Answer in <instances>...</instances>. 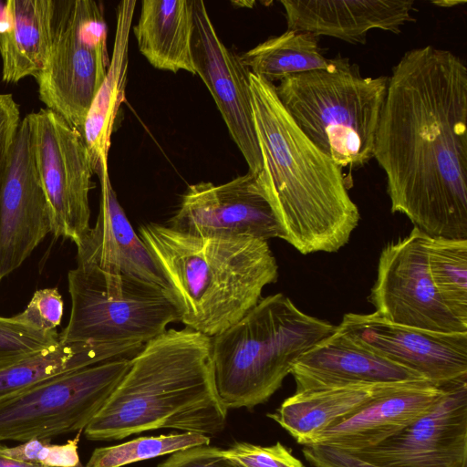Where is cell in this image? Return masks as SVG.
<instances>
[{
  "label": "cell",
  "mask_w": 467,
  "mask_h": 467,
  "mask_svg": "<svg viewBox=\"0 0 467 467\" xmlns=\"http://www.w3.org/2000/svg\"><path fill=\"white\" fill-rule=\"evenodd\" d=\"M373 158L391 213L430 237L467 240V67L450 50H408L393 67Z\"/></svg>",
  "instance_id": "cell-1"
},
{
  "label": "cell",
  "mask_w": 467,
  "mask_h": 467,
  "mask_svg": "<svg viewBox=\"0 0 467 467\" xmlns=\"http://www.w3.org/2000/svg\"><path fill=\"white\" fill-rule=\"evenodd\" d=\"M249 80L263 184L283 240L302 254L337 252L360 220L342 168L296 126L274 83L251 72Z\"/></svg>",
  "instance_id": "cell-2"
},
{
  "label": "cell",
  "mask_w": 467,
  "mask_h": 467,
  "mask_svg": "<svg viewBox=\"0 0 467 467\" xmlns=\"http://www.w3.org/2000/svg\"><path fill=\"white\" fill-rule=\"evenodd\" d=\"M228 409L213 379L211 337L188 328L147 342L84 429L91 441H116L159 429L214 435Z\"/></svg>",
  "instance_id": "cell-3"
},
{
  "label": "cell",
  "mask_w": 467,
  "mask_h": 467,
  "mask_svg": "<svg viewBox=\"0 0 467 467\" xmlns=\"http://www.w3.org/2000/svg\"><path fill=\"white\" fill-rule=\"evenodd\" d=\"M139 235L168 285L186 328L213 337L242 318L278 277L267 241L203 237L150 223Z\"/></svg>",
  "instance_id": "cell-4"
},
{
  "label": "cell",
  "mask_w": 467,
  "mask_h": 467,
  "mask_svg": "<svg viewBox=\"0 0 467 467\" xmlns=\"http://www.w3.org/2000/svg\"><path fill=\"white\" fill-rule=\"evenodd\" d=\"M337 326L302 312L282 293L261 298L233 326L211 337L215 387L227 409L265 402L296 360Z\"/></svg>",
  "instance_id": "cell-5"
},
{
  "label": "cell",
  "mask_w": 467,
  "mask_h": 467,
  "mask_svg": "<svg viewBox=\"0 0 467 467\" xmlns=\"http://www.w3.org/2000/svg\"><path fill=\"white\" fill-rule=\"evenodd\" d=\"M285 78L276 95L302 132L342 169L373 158L389 76L362 77L349 58Z\"/></svg>",
  "instance_id": "cell-6"
},
{
  "label": "cell",
  "mask_w": 467,
  "mask_h": 467,
  "mask_svg": "<svg viewBox=\"0 0 467 467\" xmlns=\"http://www.w3.org/2000/svg\"><path fill=\"white\" fill-rule=\"evenodd\" d=\"M71 311L59 341L128 348L138 353L149 341L180 321L170 293L125 275L78 265L67 274Z\"/></svg>",
  "instance_id": "cell-7"
},
{
  "label": "cell",
  "mask_w": 467,
  "mask_h": 467,
  "mask_svg": "<svg viewBox=\"0 0 467 467\" xmlns=\"http://www.w3.org/2000/svg\"><path fill=\"white\" fill-rule=\"evenodd\" d=\"M108 27L93 0H57L53 40L35 78L40 100L83 132L91 102L109 67Z\"/></svg>",
  "instance_id": "cell-8"
},
{
  "label": "cell",
  "mask_w": 467,
  "mask_h": 467,
  "mask_svg": "<svg viewBox=\"0 0 467 467\" xmlns=\"http://www.w3.org/2000/svg\"><path fill=\"white\" fill-rule=\"evenodd\" d=\"M131 358L63 373L0 402V443L83 431L124 377Z\"/></svg>",
  "instance_id": "cell-9"
},
{
  "label": "cell",
  "mask_w": 467,
  "mask_h": 467,
  "mask_svg": "<svg viewBox=\"0 0 467 467\" xmlns=\"http://www.w3.org/2000/svg\"><path fill=\"white\" fill-rule=\"evenodd\" d=\"M34 158L57 238L76 246L90 229L92 161L83 135L48 109L26 115Z\"/></svg>",
  "instance_id": "cell-10"
},
{
  "label": "cell",
  "mask_w": 467,
  "mask_h": 467,
  "mask_svg": "<svg viewBox=\"0 0 467 467\" xmlns=\"http://www.w3.org/2000/svg\"><path fill=\"white\" fill-rule=\"evenodd\" d=\"M369 302L379 317L425 330L467 332L441 300L431 279L424 234L413 227L381 250Z\"/></svg>",
  "instance_id": "cell-11"
},
{
  "label": "cell",
  "mask_w": 467,
  "mask_h": 467,
  "mask_svg": "<svg viewBox=\"0 0 467 467\" xmlns=\"http://www.w3.org/2000/svg\"><path fill=\"white\" fill-rule=\"evenodd\" d=\"M169 223L171 228L196 236L283 240L262 171H247L223 184L189 185Z\"/></svg>",
  "instance_id": "cell-12"
},
{
  "label": "cell",
  "mask_w": 467,
  "mask_h": 467,
  "mask_svg": "<svg viewBox=\"0 0 467 467\" xmlns=\"http://www.w3.org/2000/svg\"><path fill=\"white\" fill-rule=\"evenodd\" d=\"M350 453L379 467H467V378L447 383L436 404L401 431Z\"/></svg>",
  "instance_id": "cell-13"
},
{
  "label": "cell",
  "mask_w": 467,
  "mask_h": 467,
  "mask_svg": "<svg viewBox=\"0 0 467 467\" xmlns=\"http://www.w3.org/2000/svg\"><path fill=\"white\" fill-rule=\"evenodd\" d=\"M192 53L196 74L210 91L240 150L248 171L263 170V158L254 128L249 69L219 37L203 1L193 0Z\"/></svg>",
  "instance_id": "cell-14"
},
{
  "label": "cell",
  "mask_w": 467,
  "mask_h": 467,
  "mask_svg": "<svg viewBox=\"0 0 467 467\" xmlns=\"http://www.w3.org/2000/svg\"><path fill=\"white\" fill-rule=\"evenodd\" d=\"M341 328L386 359L436 385L467 378V332H437L394 324L372 314L344 315Z\"/></svg>",
  "instance_id": "cell-15"
},
{
  "label": "cell",
  "mask_w": 467,
  "mask_h": 467,
  "mask_svg": "<svg viewBox=\"0 0 467 467\" xmlns=\"http://www.w3.org/2000/svg\"><path fill=\"white\" fill-rule=\"evenodd\" d=\"M51 232L49 206L36 167L26 116L18 126L0 191V282Z\"/></svg>",
  "instance_id": "cell-16"
},
{
  "label": "cell",
  "mask_w": 467,
  "mask_h": 467,
  "mask_svg": "<svg viewBox=\"0 0 467 467\" xmlns=\"http://www.w3.org/2000/svg\"><path fill=\"white\" fill-rule=\"evenodd\" d=\"M296 392L356 384L428 381L373 352L338 325L293 366Z\"/></svg>",
  "instance_id": "cell-17"
},
{
  "label": "cell",
  "mask_w": 467,
  "mask_h": 467,
  "mask_svg": "<svg viewBox=\"0 0 467 467\" xmlns=\"http://www.w3.org/2000/svg\"><path fill=\"white\" fill-rule=\"evenodd\" d=\"M100 202L96 223L77 245V264L88 265L115 275L133 276L169 292L154 258L133 230L111 185L108 165L97 172Z\"/></svg>",
  "instance_id": "cell-18"
},
{
  "label": "cell",
  "mask_w": 467,
  "mask_h": 467,
  "mask_svg": "<svg viewBox=\"0 0 467 467\" xmlns=\"http://www.w3.org/2000/svg\"><path fill=\"white\" fill-rule=\"evenodd\" d=\"M445 386L430 381L409 383L319 431L306 445H327L347 452L375 446L427 413L444 394Z\"/></svg>",
  "instance_id": "cell-19"
},
{
  "label": "cell",
  "mask_w": 467,
  "mask_h": 467,
  "mask_svg": "<svg viewBox=\"0 0 467 467\" xmlns=\"http://www.w3.org/2000/svg\"><path fill=\"white\" fill-rule=\"evenodd\" d=\"M413 0H282L287 29L366 44L368 33L398 34L415 20Z\"/></svg>",
  "instance_id": "cell-20"
},
{
  "label": "cell",
  "mask_w": 467,
  "mask_h": 467,
  "mask_svg": "<svg viewBox=\"0 0 467 467\" xmlns=\"http://www.w3.org/2000/svg\"><path fill=\"white\" fill-rule=\"evenodd\" d=\"M57 0H8L0 28L2 78L16 83L36 78L47 60L54 34Z\"/></svg>",
  "instance_id": "cell-21"
},
{
  "label": "cell",
  "mask_w": 467,
  "mask_h": 467,
  "mask_svg": "<svg viewBox=\"0 0 467 467\" xmlns=\"http://www.w3.org/2000/svg\"><path fill=\"white\" fill-rule=\"evenodd\" d=\"M193 0H143L133 27L141 55L155 68L196 75Z\"/></svg>",
  "instance_id": "cell-22"
},
{
  "label": "cell",
  "mask_w": 467,
  "mask_h": 467,
  "mask_svg": "<svg viewBox=\"0 0 467 467\" xmlns=\"http://www.w3.org/2000/svg\"><path fill=\"white\" fill-rule=\"evenodd\" d=\"M409 383L411 382L356 384L295 392L268 417L298 443L306 445L319 431L350 416L374 399Z\"/></svg>",
  "instance_id": "cell-23"
},
{
  "label": "cell",
  "mask_w": 467,
  "mask_h": 467,
  "mask_svg": "<svg viewBox=\"0 0 467 467\" xmlns=\"http://www.w3.org/2000/svg\"><path fill=\"white\" fill-rule=\"evenodd\" d=\"M136 1L124 0L116 8V30L113 52L106 76L88 109L83 138L88 150L94 172L108 165L111 136L119 110L125 100L128 78L130 33Z\"/></svg>",
  "instance_id": "cell-24"
},
{
  "label": "cell",
  "mask_w": 467,
  "mask_h": 467,
  "mask_svg": "<svg viewBox=\"0 0 467 467\" xmlns=\"http://www.w3.org/2000/svg\"><path fill=\"white\" fill-rule=\"evenodd\" d=\"M137 353L120 347L63 342L0 369V402L53 377L100 362L132 358Z\"/></svg>",
  "instance_id": "cell-25"
},
{
  "label": "cell",
  "mask_w": 467,
  "mask_h": 467,
  "mask_svg": "<svg viewBox=\"0 0 467 467\" xmlns=\"http://www.w3.org/2000/svg\"><path fill=\"white\" fill-rule=\"evenodd\" d=\"M240 58L251 73L272 83L300 73L325 69L332 61L322 54L318 36L289 29L242 53Z\"/></svg>",
  "instance_id": "cell-26"
},
{
  "label": "cell",
  "mask_w": 467,
  "mask_h": 467,
  "mask_svg": "<svg viewBox=\"0 0 467 467\" xmlns=\"http://www.w3.org/2000/svg\"><path fill=\"white\" fill-rule=\"evenodd\" d=\"M434 287L447 309L467 325V240L424 234Z\"/></svg>",
  "instance_id": "cell-27"
},
{
  "label": "cell",
  "mask_w": 467,
  "mask_h": 467,
  "mask_svg": "<svg viewBox=\"0 0 467 467\" xmlns=\"http://www.w3.org/2000/svg\"><path fill=\"white\" fill-rule=\"evenodd\" d=\"M209 443V436L194 432L139 437L118 445L95 449L84 467H122Z\"/></svg>",
  "instance_id": "cell-28"
},
{
  "label": "cell",
  "mask_w": 467,
  "mask_h": 467,
  "mask_svg": "<svg viewBox=\"0 0 467 467\" xmlns=\"http://www.w3.org/2000/svg\"><path fill=\"white\" fill-rule=\"evenodd\" d=\"M59 342L57 329L46 331L0 316V369L47 349Z\"/></svg>",
  "instance_id": "cell-29"
},
{
  "label": "cell",
  "mask_w": 467,
  "mask_h": 467,
  "mask_svg": "<svg viewBox=\"0 0 467 467\" xmlns=\"http://www.w3.org/2000/svg\"><path fill=\"white\" fill-rule=\"evenodd\" d=\"M80 432L64 444H53L50 439H33L13 447L0 444V454L43 467H81L78 451Z\"/></svg>",
  "instance_id": "cell-30"
},
{
  "label": "cell",
  "mask_w": 467,
  "mask_h": 467,
  "mask_svg": "<svg viewBox=\"0 0 467 467\" xmlns=\"http://www.w3.org/2000/svg\"><path fill=\"white\" fill-rule=\"evenodd\" d=\"M223 454L244 467H305L302 462L279 441L270 446L236 442L223 450Z\"/></svg>",
  "instance_id": "cell-31"
},
{
  "label": "cell",
  "mask_w": 467,
  "mask_h": 467,
  "mask_svg": "<svg viewBox=\"0 0 467 467\" xmlns=\"http://www.w3.org/2000/svg\"><path fill=\"white\" fill-rule=\"evenodd\" d=\"M64 303L57 288L36 290L23 312L16 317L34 327L50 331L60 325Z\"/></svg>",
  "instance_id": "cell-32"
},
{
  "label": "cell",
  "mask_w": 467,
  "mask_h": 467,
  "mask_svg": "<svg viewBox=\"0 0 467 467\" xmlns=\"http://www.w3.org/2000/svg\"><path fill=\"white\" fill-rule=\"evenodd\" d=\"M20 121L19 106L12 94H0V191L9 168Z\"/></svg>",
  "instance_id": "cell-33"
},
{
  "label": "cell",
  "mask_w": 467,
  "mask_h": 467,
  "mask_svg": "<svg viewBox=\"0 0 467 467\" xmlns=\"http://www.w3.org/2000/svg\"><path fill=\"white\" fill-rule=\"evenodd\" d=\"M157 467H244L224 456L223 449L200 445L181 450L161 462Z\"/></svg>",
  "instance_id": "cell-34"
},
{
  "label": "cell",
  "mask_w": 467,
  "mask_h": 467,
  "mask_svg": "<svg viewBox=\"0 0 467 467\" xmlns=\"http://www.w3.org/2000/svg\"><path fill=\"white\" fill-rule=\"evenodd\" d=\"M303 454L315 467H379L353 453L327 445H305Z\"/></svg>",
  "instance_id": "cell-35"
},
{
  "label": "cell",
  "mask_w": 467,
  "mask_h": 467,
  "mask_svg": "<svg viewBox=\"0 0 467 467\" xmlns=\"http://www.w3.org/2000/svg\"><path fill=\"white\" fill-rule=\"evenodd\" d=\"M1 444V443H0ZM0 467H43L38 464L17 461L0 454Z\"/></svg>",
  "instance_id": "cell-36"
},
{
  "label": "cell",
  "mask_w": 467,
  "mask_h": 467,
  "mask_svg": "<svg viewBox=\"0 0 467 467\" xmlns=\"http://www.w3.org/2000/svg\"><path fill=\"white\" fill-rule=\"evenodd\" d=\"M440 7H453L461 4H465V0H436L431 2Z\"/></svg>",
  "instance_id": "cell-37"
}]
</instances>
